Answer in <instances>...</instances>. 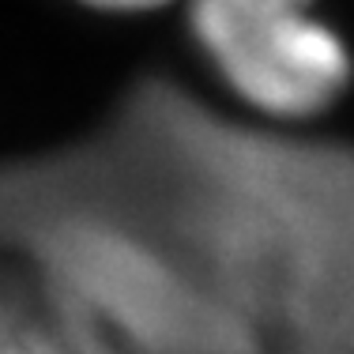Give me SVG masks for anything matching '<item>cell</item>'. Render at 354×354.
Returning <instances> with one entry per match:
<instances>
[{"mask_svg": "<svg viewBox=\"0 0 354 354\" xmlns=\"http://www.w3.org/2000/svg\"><path fill=\"white\" fill-rule=\"evenodd\" d=\"M49 181L155 241L260 354H354V147L140 80Z\"/></svg>", "mask_w": 354, "mask_h": 354, "instance_id": "obj_1", "label": "cell"}, {"mask_svg": "<svg viewBox=\"0 0 354 354\" xmlns=\"http://www.w3.org/2000/svg\"><path fill=\"white\" fill-rule=\"evenodd\" d=\"M80 4L95 8V12H113V15H136V12H155V8L170 4V0H80Z\"/></svg>", "mask_w": 354, "mask_h": 354, "instance_id": "obj_3", "label": "cell"}, {"mask_svg": "<svg viewBox=\"0 0 354 354\" xmlns=\"http://www.w3.org/2000/svg\"><path fill=\"white\" fill-rule=\"evenodd\" d=\"M185 19L212 75L260 124L313 121L354 80L351 46L320 0H189Z\"/></svg>", "mask_w": 354, "mask_h": 354, "instance_id": "obj_2", "label": "cell"}]
</instances>
